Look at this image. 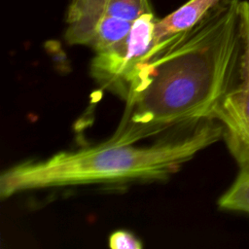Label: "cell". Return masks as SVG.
<instances>
[{
	"mask_svg": "<svg viewBox=\"0 0 249 249\" xmlns=\"http://www.w3.org/2000/svg\"><path fill=\"white\" fill-rule=\"evenodd\" d=\"M240 2L221 0L189 30L155 44L135 73L109 142L135 144L215 121L238 84Z\"/></svg>",
	"mask_w": 249,
	"mask_h": 249,
	"instance_id": "obj_1",
	"label": "cell"
},
{
	"mask_svg": "<svg viewBox=\"0 0 249 249\" xmlns=\"http://www.w3.org/2000/svg\"><path fill=\"white\" fill-rule=\"evenodd\" d=\"M222 139V127L207 122L151 145L103 143L61 151L45 160L15 164L0 176V196L25 191L97 183L166 179L196 154Z\"/></svg>",
	"mask_w": 249,
	"mask_h": 249,
	"instance_id": "obj_2",
	"label": "cell"
},
{
	"mask_svg": "<svg viewBox=\"0 0 249 249\" xmlns=\"http://www.w3.org/2000/svg\"><path fill=\"white\" fill-rule=\"evenodd\" d=\"M154 12L136 18L128 34L111 48L95 53L90 74L103 89L124 100L141 62L155 46Z\"/></svg>",
	"mask_w": 249,
	"mask_h": 249,
	"instance_id": "obj_3",
	"label": "cell"
},
{
	"mask_svg": "<svg viewBox=\"0 0 249 249\" xmlns=\"http://www.w3.org/2000/svg\"><path fill=\"white\" fill-rule=\"evenodd\" d=\"M214 120L239 170L249 169V92L237 84L222 100Z\"/></svg>",
	"mask_w": 249,
	"mask_h": 249,
	"instance_id": "obj_4",
	"label": "cell"
},
{
	"mask_svg": "<svg viewBox=\"0 0 249 249\" xmlns=\"http://www.w3.org/2000/svg\"><path fill=\"white\" fill-rule=\"evenodd\" d=\"M132 22L108 16H83L66 22L64 38L69 45L87 46L99 53L123 40Z\"/></svg>",
	"mask_w": 249,
	"mask_h": 249,
	"instance_id": "obj_5",
	"label": "cell"
},
{
	"mask_svg": "<svg viewBox=\"0 0 249 249\" xmlns=\"http://www.w3.org/2000/svg\"><path fill=\"white\" fill-rule=\"evenodd\" d=\"M152 12L150 0H70L65 21L83 16H108L134 21L142 15Z\"/></svg>",
	"mask_w": 249,
	"mask_h": 249,
	"instance_id": "obj_6",
	"label": "cell"
},
{
	"mask_svg": "<svg viewBox=\"0 0 249 249\" xmlns=\"http://www.w3.org/2000/svg\"><path fill=\"white\" fill-rule=\"evenodd\" d=\"M221 0H190L166 17L157 19L154 35L156 43L196 25Z\"/></svg>",
	"mask_w": 249,
	"mask_h": 249,
	"instance_id": "obj_7",
	"label": "cell"
},
{
	"mask_svg": "<svg viewBox=\"0 0 249 249\" xmlns=\"http://www.w3.org/2000/svg\"><path fill=\"white\" fill-rule=\"evenodd\" d=\"M220 208L249 214V169L239 170L235 180L218 200Z\"/></svg>",
	"mask_w": 249,
	"mask_h": 249,
	"instance_id": "obj_8",
	"label": "cell"
},
{
	"mask_svg": "<svg viewBox=\"0 0 249 249\" xmlns=\"http://www.w3.org/2000/svg\"><path fill=\"white\" fill-rule=\"evenodd\" d=\"M240 35L238 85L249 92V1L247 0L240 2Z\"/></svg>",
	"mask_w": 249,
	"mask_h": 249,
	"instance_id": "obj_9",
	"label": "cell"
},
{
	"mask_svg": "<svg viewBox=\"0 0 249 249\" xmlns=\"http://www.w3.org/2000/svg\"><path fill=\"white\" fill-rule=\"evenodd\" d=\"M109 246L112 249H141L142 243L126 231H117L110 235Z\"/></svg>",
	"mask_w": 249,
	"mask_h": 249,
	"instance_id": "obj_10",
	"label": "cell"
}]
</instances>
